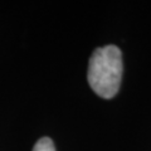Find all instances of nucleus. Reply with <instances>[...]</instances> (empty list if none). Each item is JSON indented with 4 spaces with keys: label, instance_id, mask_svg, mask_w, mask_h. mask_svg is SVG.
<instances>
[{
    "label": "nucleus",
    "instance_id": "obj_1",
    "mask_svg": "<svg viewBox=\"0 0 151 151\" xmlns=\"http://www.w3.org/2000/svg\"><path fill=\"white\" fill-rule=\"evenodd\" d=\"M122 53L116 45L97 48L89 58L88 83L98 96L106 100L115 97L122 79Z\"/></svg>",
    "mask_w": 151,
    "mask_h": 151
},
{
    "label": "nucleus",
    "instance_id": "obj_2",
    "mask_svg": "<svg viewBox=\"0 0 151 151\" xmlns=\"http://www.w3.org/2000/svg\"><path fill=\"white\" fill-rule=\"evenodd\" d=\"M33 151H55V147L49 137H42L37 141Z\"/></svg>",
    "mask_w": 151,
    "mask_h": 151
}]
</instances>
